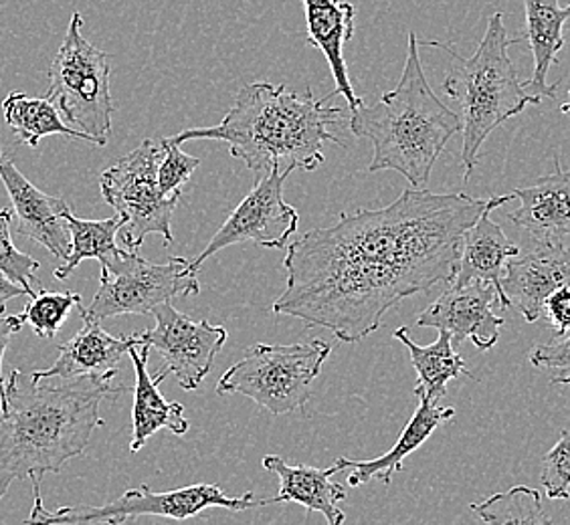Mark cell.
Listing matches in <instances>:
<instances>
[{"instance_id":"5b68a950","label":"cell","mask_w":570,"mask_h":525,"mask_svg":"<svg viewBox=\"0 0 570 525\" xmlns=\"http://www.w3.org/2000/svg\"><path fill=\"white\" fill-rule=\"evenodd\" d=\"M515 43H522V39H508L502 12L490 17L482 43L468 59L458 56L451 44L419 41L425 47H439L453 57V66L443 81V91L460 103L463 113L461 165L465 182L472 178L480 150L490 133L522 113L528 106H538L542 101L528 91L524 81L518 79L515 66L508 56V49Z\"/></svg>"},{"instance_id":"d590c367","label":"cell","mask_w":570,"mask_h":525,"mask_svg":"<svg viewBox=\"0 0 570 525\" xmlns=\"http://www.w3.org/2000/svg\"><path fill=\"white\" fill-rule=\"evenodd\" d=\"M569 98H570V91H569ZM560 111L562 113H567V116H570V99L567 101V103H562V108H560Z\"/></svg>"},{"instance_id":"d6986e66","label":"cell","mask_w":570,"mask_h":525,"mask_svg":"<svg viewBox=\"0 0 570 525\" xmlns=\"http://www.w3.org/2000/svg\"><path fill=\"white\" fill-rule=\"evenodd\" d=\"M520 200L508 219L524 230L532 242H562L570 237V170L554 158V172L512 192Z\"/></svg>"},{"instance_id":"7a4b0ae2","label":"cell","mask_w":570,"mask_h":525,"mask_svg":"<svg viewBox=\"0 0 570 525\" xmlns=\"http://www.w3.org/2000/svg\"><path fill=\"white\" fill-rule=\"evenodd\" d=\"M130 388L114 378L35 380L12 370L0 408V499L19 479L43 482L83 455L104 418L99 406Z\"/></svg>"},{"instance_id":"2e32d148","label":"cell","mask_w":570,"mask_h":525,"mask_svg":"<svg viewBox=\"0 0 570 525\" xmlns=\"http://www.w3.org/2000/svg\"><path fill=\"white\" fill-rule=\"evenodd\" d=\"M81 316V314H79ZM83 328L73 338L59 346V356L53 366L45 370H35V380L47 378H116L120 361L128 356L134 346H140L138 334L132 336H111L99 326V321L81 316Z\"/></svg>"},{"instance_id":"1f68e13d","label":"cell","mask_w":570,"mask_h":525,"mask_svg":"<svg viewBox=\"0 0 570 525\" xmlns=\"http://www.w3.org/2000/svg\"><path fill=\"white\" fill-rule=\"evenodd\" d=\"M530 361L550 374L552 386H570V331L564 336H557L552 344L538 346L530 351Z\"/></svg>"},{"instance_id":"4fadbf2b","label":"cell","mask_w":570,"mask_h":525,"mask_svg":"<svg viewBox=\"0 0 570 525\" xmlns=\"http://www.w3.org/2000/svg\"><path fill=\"white\" fill-rule=\"evenodd\" d=\"M495 304H500V297L494 285L450 284L425 311H421L415 326L448 331L453 341L470 339L478 350H492L504 326V319L494 314Z\"/></svg>"},{"instance_id":"d6a6232c","label":"cell","mask_w":570,"mask_h":525,"mask_svg":"<svg viewBox=\"0 0 570 525\" xmlns=\"http://www.w3.org/2000/svg\"><path fill=\"white\" fill-rule=\"evenodd\" d=\"M544 316L557 329V336H564L570 331V287L557 289L544 301Z\"/></svg>"},{"instance_id":"83f0119b","label":"cell","mask_w":570,"mask_h":525,"mask_svg":"<svg viewBox=\"0 0 570 525\" xmlns=\"http://www.w3.org/2000/svg\"><path fill=\"white\" fill-rule=\"evenodd\" d=\"M79 306H81V296L76 291L53 294L43 289L41 294L31 297V301L24 306L22 318L24 324H29V328L33 329L37 338L53 339L59 334V329L63 328L71 309Z\"/></svg>"},{"instance_id":"ba28073f","label":"cell","mask_w":570,"mask_h":525,"mask_svg":"<svg viewBox=\"0 0 570 525\" xmlns=\"http://www.w3.org/2000/svg\"><path fill=\"white\" fill-rule=\"evenodd\" d=\"M33 483V509L24 519V525H121L134 517H165V519H188L195 515L220 507L229 512H247L253 507L274 504L272 499H257L253 493L242 497H229L215 483H197L180 487L175 492L156 493L142 483L124 492L121 497L110 504L89 507H59L56 512L47 509L41 497V482Z\"/></svg>"},{"instance_id":"7402d4cb","label":"cell","mask_w":570,"mask_h":525,"mask_svg":"<svg viewBox=\"0 0 570 525\" xmlns=\"http://www.w3.org/2000/svg\"><path fill=\"white\" fill-rule=\"evenodd\" d=\"M262 465L279 477V493L272 499L274 504L304 505L307 512L324 515L328 525L346 522L338 504L348 497V489L346 485L330 482V477H334L330 467L320 470L307 465H289L279 455H265Z\"/></svg>"},{"instance_id":"3957f363","label":"cell","mask_w":570,"mask_h":525,"mask_svg":"<svg viewBox=\"0 0 570 525\" xmlns=\"http://www.w3.org/2000/svg\"><path fill=\"white\" fill-rule=\"evenodd\" d=\"M332 96L316 98L312 88L304 96L292 93L285 83L253 81L239 89L233 108L219 126L193 128L173 136L176 143L190 140H219L229 146L233 158H239L255 178L265 176L274 166L314 172L326 162L324 143L341 140L328 130L341 123L344 108H332Z\"/></svg>"},{"instance_id":"836d02e7","label":"cell","mask_w":570,"mask_h":525,"mask_svg":"<svg viewBox=\"0 0 570 525\" xmlns=\"http://www.w3.org/2000/svg\"><path fill=\"white\" fill-rule=\"evenodd\" d=\"M24 326L22 314L19 316H0V408L7 403V383H4V373H2V358L4 351L11 344L12 336H17Z\"/></svg>"},{"instance_id":"44dd1931","label":"cell","mask_w":570,"mask_h":525,"mask_svg":"<svg viewBox=\"0 0 570 525\" xmlns=\"http://www.w3.org/2000/svg\"><path fill=\"white\" fill-rule=\"evenodd\" d=\"M150 346H134L130 350L136 384H134L132 406V443L130 450L138 453L148 438L154 437L158 430H170L176 437H185L190 428V423L185 416V406L180 403H168L165 396L158 390V386L165 383L168 374L160 370L158 376H150L148 373V358H150Z\"/></svg>"},{"instance_id":"e575fe53","label":"cell","mask_w":570,"mask_h":525,"mask_svg":"<svg viewBox=\"0 0 570 525\" xmlns=\"http://www.w3.org/2000/svg\"><path fill=\"white\" fill-rule=\"evenodd\" d=\"M21 296H27V291L22 289L21 285L14 284L7 275L0 274V316H4V309L11 299Z\"/></svg>"},{"instance_id":"8992f818","label":"cell","mask_w":570,"mask_h":525,"mask_svg":"<svg viewBox=\"0 0 570 525\" xmlns=\"http://www.w3.org/2000/svg\"><path fill=\"white\" fill-rule=\"evenodd\" d=\"M332 346L322 338L285 346L257 344L217 384L220 396L243 394L274 416L304 408Z\"/></svg>"},{"instance_id":"484cf974","label":"cell","mask_w":570,"mask_h":525,"mask_svg":"<svg viewBox=\"0 0 570 525\" xmlns=\"http://www.w3.org/2000/svg\"><path fill=\"white\" fill-rule=\"evenodd\" d=\"M63 219L71 232V252L63 265L56 269V279L59 281H66L67 277L76 271L77 265L86 259H98L101 267H106L124 252V249L118 247V235L121 229V219L118 215L111 219L83 220L77 219L71 208H67Z\"/></svg>"},{"instance_id":"7c38bea8","label":"cell","mask_w":570,"mask_h":525,"mask_svg":"<svg viewBox=\"0 0 570 525\" xmlns=\"http://www.w3.org/2000/svg\"><path fill=\"white\" fill-rule=\"evenodd\" d=\"M156 328L138 334L146 344L165 358L166 374H175L180 388L197 390L210 373L215 358L227 341V329L180 314L173 304L154 309Z\"/></svg>"},{"instance_id":"5bb4252c","label":"cell","mask_w":570,"mask_h":525,"mask_svg":"<svg viewBox=\"0 0 570 525\" xmlns=\"http://www.w3.org/2000/svg\"><path fill=\"white\" fill-rule=\"evenodd\" d=\"M562 287H570V247L564 242H532L530 251L505 265V304L515 307L528 324L544 316V301Z\"/></svg>"},{"instance_id":"9a60e30c","label":"cell","mask_w":570,"mask_h":525,"mask_svg":"<svg viewBox=\"0 0 570 525\" xmlns=\"http://www.w3.org/2000/svg\"><path fill=\"white\" fill-rule=\"evenodd\" d=\"M0 180L11 197L12 212L19 220V235L39 242L57 259L66 261L71 252V232L63 212L69 205L63 198L45 195L29 182L7 153L0 152Z\"/></svg>"},{"instance_id":"277c9868","label":"cell","mask_w":570,"mask_h":525,"mask_svg":"<svg viewBox=\"0 0 570 525\" xmlns=\"http://www.w3.org/2000/svg\"><path fill=\"white\" fill-rule=\"evenodd\" d=\"M461 116L429 86L421 67L417 34L409 33V53L401 81L373 106L351 113V131L373 142L368 172L395 170L413 188L428 185L433 166L461 131Z\"/></svg>"},{"instance_id":"f1b7e54d","label":"cell","mask_w":570,"mask_h":525,"mask_svg":"<svg viewBox=\"0 0 570 525\" xmlns=\"http://www.w3.org/2000/svg\"><path fill=\"white\" fill-rule=\"evenodd\" d=\"M12 208L0 210V274L7 275L14 284L21 285L27 296L35 297L43 291V285L39 281V261L31 255L21 252L12 242Z\"/></svg>"},{"instance_id":"ffe728a7","label":"cell","mask_w":570,"mask_h":525,"mask_svg":"<svg viewBox=\"0 0 570 525\" xmlns=\"http://www.w3.org/2000/svg\"><path fill=\"white\" fill-rule=\"evenodd\" d=\"M453 416H455V408L439 406V403H433L429 398H419L417 413L409 420V425L401 433L393 449L384 453L383 457H379V459L351 460L341 457V459L334 460V465H330V469L334 475L351 469L348 479H346V485L351 489L362 487L373 479H381L384 485H391L393 475L403 470L406 457L421 449L423 443L438 430V427L451 420Z\"/></svg>"},{"instance_id":"f546056e","label":"cell","mask_w":570,"mask_h":525,"mask_svg":"<svg viewBox=\"0 0 570 525\" xmlns=\"http://www.w3.org/2000/svg\"><path fill=\"white\" fill-rule=\"evenodd\" d=\"M163 146V158L158 162V188L166 198L183 197V187L187 185L188 178L195 175L200 160L197 156H188L180 150V143L175 138L160 140Z\"/></svg>"},{"instance_id":"4dcf8cb0","label":"cell","mask_w":570,"mask_h":525,"mask_svg":"<svg viewBox=\"0 0 570 525\" xmlns=\"http://www.w3.org/2000/svg\"><path fill=\"white\" fill-rule=\"evenodd\" d=\"M540 483L550 502H567L570 487V428L560 433L559 443L542 460Z\"/></svg>"},{"instance_id":"d4e9b609","label":"cell","mask_w":570,"mask_h":525,"mask_svg":"<svg viewBox=\"0 0 570 525\" xmlns=\"http://www.w3.org/2000/svg\"><path fill=\"white\" fill-rule=\"evenodd\" d=\"M4 121L19 142L37 148L47 136H67L91 143L83 131L73 130L63 121L56 103L47 98H31L27 93H9L2 99Z\"/></svg>"},{"instance_id":"cb8c5ba5","label":"cell","mask_w":570,"mask_h":525,"mask_svg":"<svg viewBox=\"0 0 570 525\" xmlns=\"http://www.w3.org/2000/svg\"><path fill=\"white\" fill-rule=\"evenodd\" d=\"M393 336L406 346V350L411 354V361L417 370L419 380L415 384L417 398L441 403L448 394L450 380L460 378L461 374L473 378L465 361L453 348V339L448 331H439L438 341L431 346H417L409 336V328L395 329Z\"/></svg>"},{"instance_id":"6da1fadb","label":"cell","mask_w":570,"mask_h":525,"mask_svg":"<svg viewBox=\"0 0 570 525\" xmlns=\"http://www.w3.org/2000/svg\"><path fill=\"white\" fill-rule=\"evenodd\" d=\"M490 200L406 188L381 210L342 212L287 245L285 291L274 314L356 344L406 297L450 285L461 247Z\"/></svg>"},{"instance_id":"603a6c76","label":"cell","mask_w":570,"mask_h":525,"mask_svg":"<svg viewBox=\"0 0 570 525\" xmlns=\"http://www.w3.org/2000/svg\"><path fill=\"white\" fill-rule=\"evenodd\" d=\"M524 11L527 27L520 39L528 41L534 57V73L524 86L538 99L552 98L559 83L549 86V71L564 49L562 29L570 21V4L560 7L559 0H524Z\"/></svg>"},{"instance_id":"4316f807","label":"cell","mask_w":570,"mask_h":525,"mask_svg":"<svg viewBox=\"0 0 570 525\" xmlns=\"http://www.w3.org/2000/svg\"><path fill=\"white\" fill-rule=\"evenodd\" d=\"M472 512L485 525H552L540 492L527 485H515L480 504H472Z\"/></svg>"},{"instance_id":"30bf717a","label":"cell","mask_w":570,"mask_h":525,"mask_svg":"<svg viewBox=\"0 0 570 525\" xmlns=\"http://www.w3.org/2000/svg\"><path fill=\"white\" fill-rule=\"evenodd\" d=\"M200 294L190 259L170 257V261L150 262L138 251L124 249L116 261L101 267L99 289L91 306H79V314L104 321L116 316H153L156 307L173 304L176 297Z\"/></svg>"},{"instance_id":"ac0fdd59","label":"cell","mask_w":570,"mask_h":525,"mask_svg":"<svg viewBox=\"0 0 570 525\" xmlns=\"http://www.w3.org/2000/svg\"><path fill=\"white\" fill-rule=\"evenodd\" d=\"M306 11V43L320 49L330 71L334 77L336 88L330 91V96H342L348 103V111L361 108L362 101L352 88L348 66L344 59V47L354 37V17L356 9L348 0H302Z\"/></svg>"},{"instance_id":"9c48e42d","label":"cell","mask_w":570,"mask_h":525,"mask_svg":"<svg viewBox=\"0 0 570 525\" xmlns=\"http://www.w3.org/2000/svg\"><path fill=\"white\" fill-rule=\"evenodd\" d=\"M163 146L144 140L136 150L99 176L101 197L121 219L124 249L138 251L148 235H160L166 245L175 242L173 215L180 198H166L158 188V162Z\"/></svg>"},{"instance_id":"8fae6325","label":"cell","mask_w":570,"mask_h":525,"mask_svg":"<svg viewBox=\"0 0 570 525\" xmlns=\"http://www.w3.org/2000/svg\"><path fill=\"white\" fill-rule=\"evenodd\" d=\"M292 172V168L284 170L274 166L267 175L255 178L252 192L230 212L229 219L207 242L205 251L190 259V271L198 275V269L213 255L239 242L285 249L299 227V212L284 200L285 180Z\"/></svg>"},{"instance_id":"52a82bcc","label":"cell","mask_w":570,"mask_h":525,"mask_svg":"<svg viewBox=\"0 0 570 525\" xmlns=\"http://www.w3.org/2000/svg\"><path fill=\"white\" fill-rule=\"evenodd\" d=\"M83 19L73 12L66 39L49 67L45 98L56 103L61 118L89 136L91 143L108 146L114 101L110 93V56L81 33Z\"/></svg>"},{"instance_id":"e0dca14e","label":"cell","mask_w":570,"mask_h":525,"mask_svg":"<svg viewBox=\"0 0 570 525\" xmlns=\"http://www.w3.org/2000/svg\"><path fill=\"white\" fill-rule=\"evenodd\" d=\"M514 195L490 198V205L483 210L482 217L468 230L463 247H461L460 265L458 274L451 284L465 285L480 281V284L494 285L500 307L508 309L504 294H502V277L505 274V265L510 259L520 255V247L505 237L504 229L492 220L495 208L504 207Z\"/></svg>"}]
</instances>
